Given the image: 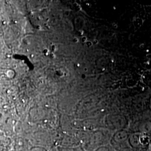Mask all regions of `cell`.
<instances>
[{"label":"cell","instance_id":"7a4b0ae2","mask_svg":"<svg viewBox=\"0 0 151 151\" xmlns=\"http://www.w3.org/2000/svg\"><path fill=\"white\" fill-rule=\"evenodd\" d=\"M43 53L44 54L45 56H48L50 54V52L48 49L44 48L43 50Z\"/></svg>","mask_w":151,"mask_h":151},{"label":"cell","instance_id":"5b68a950","mask_svg":"<svg viewBox=\"0 0 151 151\" xmlns=\"http://www.w3.org/2000/svg\"><path fill=\"white\" fill-rule=\"evenodd\" d=\"M51 49L53 51V52H54V51H55L56 50V47H55V45H52L51 46Z\"/></svg>","mask_w":151,"mask_h":151},{"label":"cell","instance_id":"9c48e42d","mask_svg":"<svg viewBox=\"0 0 151 151\" xmlns=\"http://www.w3.org/2000/svg\"><path fill=\"white\" fill-rule=\"evenodd\" d=\"M50 55H51V58H54L55 57V54H54V52H52L51 53H50Z\"/></svg>","mask_w":151,"mask_h":151},{"label":"cell","instance_id":"277c9868","mask_svg":"<svg viewBox=\"0 0 151 151\" xmlns=\"http://www.w3.org/2000/svg\"><path fill=\"white\" fill-rule=\"evenodd\" d=\"M85 44H86V45L87 47H90L93 45V43H92V42H91V41H88V40H87V42Z\"/></svg>","mask_w":151,"mask_h":151},{"label":"cell","instance_id":"8fae6325","mask_svg":"<svg viewBox=\"0 0 151 151\" xmlns=\"http://www.w3.org/2000/svg\"><path fill=\"white\" fill-rule=\"evenodd\" d=\"M33 57H34V54H32L31 55V58H33Z\"/></svg>","mask_w":151,"mask_h":151},{"label":"cell","instance_id":"3957f363","mask_svg":"<svg viewBox=\"0 0 151 151\" xmlns=\"http://www.w3.org/2000/svg\"><path fill=\"white\" fill-rule=\"evenodd\" d=\"M81 41L82 43H86L87 42V38L85 36H83L81 39Z\"/></svg>","mask_w":151,"mask_h":151},{"label":"cell","instance_id":"6da1fadb","mask_svg":"<svg viewBox=\"0 0 151 151\" xmlns=\"http://www.w3.org/2000/svg\"><path fill=\"white\" fill-rule=\"evenodd\" d=\"M14 72L12 70H8L6 72V76L9 77V78H12L14 76Z\"/></svg>","mask_w":151,"mask_h":151},{"label":"cell","instance_id":"8992f818","mask_svg":"<svg viewBox=\"0 0 151 151\" xmlns=\"http://www.w3.org/2000/svg\"><path fill=\"white\" fill-rule=\"evenodd\" d=\"M73 42L74 43H78V39L77 38H74V39H73Z\"/></svg>","mask_w":151,"mask_h":151},{"label":"cell","instance_id":"30bf717a","mask_svg":"<svg viewBox=\"0 0 151 151\" xmlns=\"http://www.w3.org/2000/svg\"><path fill=\"white\" fill-rule=\"evenodd\" d=\"M83 70H84L85 72H87L88 69H87V67H85V68H84V69H83Z\"/></svg>","mask_w":151,"mask_h":151},{"label":"cell","instance_id":"52a82bcc","mask_svg":"<svg viewBox=\"0 0 151 151\" xmlns=\"http://www.w3.org/2000/svg\"><path fill=\"white\" fill-rule=\"evenodd\" d=\"M92 43H93V44H95V45L97 44L98 43V40H96V39H95V40H93V41L92 42Z\"/></svg>","mask_w":151,"mask_h":151},{"label":"cell","instance_id":"ba28073f","mask_svg":"<svg viewBox=\"0 0 151 151\" xmlns=\"http://www.w3.org/2000/svg\"><path fill=\"white\" fill-rule=\"evenodd\" d=\"M81 78L83 79H85L86 78V75L85 74H82L81 75Z\"/></svg>","mask_w":151,"mask_h":151},{"label":"cell","instance_id":"7c38bea8","mask_svg":"<svg viewBox=\"0 0 151 151\" xmlns=\"http://www.w3.org/2000/svg\"><path fill=\"white\" fill-rule=\"evenodd\" d=\"M77 67H80V64H78H78L77 65Z\"/></svg>","mask_w":151,"mask_h":151}]
</instances>
